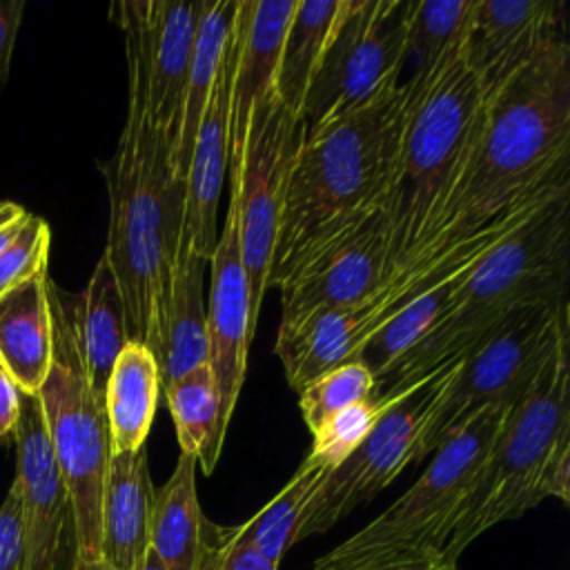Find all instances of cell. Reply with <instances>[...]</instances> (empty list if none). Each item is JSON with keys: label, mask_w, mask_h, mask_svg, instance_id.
Listing matches in <instances>:
<instances>
[{"label": "cell", "mask_w": 570, "mask_h": 570, "mask_svg": "<svg viewBox=\"0 0 570 570\" xmlns=\"http://www.w3.org/2000/svg\"><path fill=\"white\" fill-rule=\"evenodd\" d=\"M563 183H570V47L559 29L488 96L450 229H472Z\"/></svg>", "instance_id": "obj_1"}, {"label": "cell", "mask_w": 570, "mask_h": 570, "mask_svg": "<svg viewBox=\"0 0 570 570\" xmlns=\"http://www.w3.org/2000/svg\"><path fill=\"white\" fill-rule=\"evenodd\" d=\"M109 229L105 256L118 281L129 341L158 350L178 258L185 185L169 165V140L149 125L142 94L129 82L127 116L105 165Z\"/></svg>", "instance_id": "obj_2"}, {"label": "cell", "mask_w": 570, "mask_h": 570, "mask_svg": "<svg viewBox=\"0 0 570 570\" xmlns=\"http://www.w3.org/2000/svg\"><path fill=\"white\" fill-rule=\"evenodd\" d=\"M568 220L570 185H561L481 256L461 283L448 314L374 381L372 399H387L456 361L523 307L566 303L570 281Z\"/></svg>", "instance_id": "obj_3"}, {"label": "cell", "mask_w": 570, "mask_h": 570, "mask_svg": "<svg viewBox=\"0 0 570 570\" xmlns=\"http://www.w3.org/2000/svg\"><path fill=\"white\" fill-rule=\"evenodd\" d=\"M403 89L405 120L392 267L452 232V216L476 158L488 102L465 62L463 47L425 80L403 85Z\"/></svg>", "instance_id": "obj_4"}, {"label": "cell", "mask_w": 570, "mask_h": 570, "mask_svg": "<svg viewBox=\"0 0 570 570\" xmlns=\"http://www.w3.org/2000/svg\"><path fill=\"white\" fill-rule=\"evenodd\" d=\"M568 356L570 334L508 412L441 548L448 561H456L490 528L523 517L543 499L570 503Z\"/></svg>", "instance_id": "obj_5"}, {"label": "cell", "mask_w": 570, "mask_h": 570, "mask_svg": "<svg viewBox=\"0 0 570 570\" xmlns=\"http://www.w3.org/2000/svg\"><path fill=\"white\" fill-rule=\"evenodd\" d=\"M403 120L405 89L394 78L354 111L305 136L289 171L269 276L318 227L399 183Z\"/></svg>", "instance_id": "obj_6"}, {"label": "cell", "mask_w": 570, "mask_h": 570, "mask_svg": "<svg viewBox=\"0 0 570 570\" xmlns=\"http://www.w3.org/2000/svg\"><path fill=\"white\" fill-rule=\"evenodd\" d=\"M570 185V183H563ZM561 187V185H557ZM557 187L519 203L472 229L445 232L414 249L361 301L327 309L301 327L278 332L274 352L294 392L323 372L354 361L361 347L403 307L428 289L470 272L503 236H508Z\"/></svg>", "instance_id": "obj_7"}, {"label": "cell", "mask_w": 570, "mask_h": 570, "mask_svg": "<svg viewBox=\"0 0 570 570\" xmlns=\"http://www.w3.org/2000/svg\"><path fill=\"white\" fill-rule=\"evenodd\" d=\"M53 361L38 392L47 434L67 485L76 554H100V510L111 459L105 401L91 390L76 332V296L49 281Z\"/></svg>", "instance_id": "obj_8"}, {"label": "cell", "mask_w": 570, "mask_h": 570, "mask_svg": "<svg viewBox=\"0 0 570 570\" xmlns=\"http://www.w3.org/2000/svg\"><path fill=\"white\" fill-rule=\"evenodd\" d=\"M510 410L508 405H492L474 416L434 452L410 490L367 525L318 557L314 570H347L407 554L441 552Z\"/></svg>", "instance_id": "obj_9"}, {"label": "cell", "mask_w": 570, "mask_h": 570, "mask_svg": "<svg viewBox=\"0 0 570 570\" xmlns=\"http://www.w3.org/2000/svg\"><path fill=\"white\" fill-rule=\"evenodd\" d=\"M396 214L399 183L318 227L269 276L283 303L278 332L367 296L392 269Z\"/></svg>", "instance_id": "obj_10"}, {"label": "cell", "mask_w": 570, "mask_h": 570, "mask_svg": "<svg viewBox=\"0 0 570 570\" xmlns=\"http://www.w3.org/2000/svg\"><path fill=\"white\" fill-rule=\"evenodd\" d=\"M566 334H570L568 301L557 307H523L474 343L461 356L425 428L423 459L436 452L485 407H512L532 387Z\"/></svg>", "instance_id": "obj_11"}, {"label": "cell", "mask_w": 570, "mask_h": 570, "mask_svg": "<svg viewBox=\"0 0 570 570\" xmlns=\"http://www.w3.org/2000/svg\"><path fill=\"white\" fill-rule=\"evenodd\" d=\"M459 361H452L430 376L396 390L365 436V441L321 483L301 514L294 543L327 532L350 512L374 499L407 465L423 459L421 445L425 428L436 412Z\"/></svg>", "instance_id": "obj_12"}, {"label": "cell", "mask_w": 570, "mask_h": 570, "mask_svg": "<svg viewBox=\"0 0 570 570\" xmlns=\"http://www.w3.org/2000/svg\"><path fill=\"white\" fill-rule=\"evenodd\" d=\"M414 0H345L343 16L305 94L301 120L312 136L367 102L403 73Z\"/></svg>", "instance_id": "obj_13"}, {"label": "cell", "mask_w": 570, "mask_h": 570, "mask_svg": "<svg viewBox=\"0 0 570 570\" xmlns=\"http://www.w3.org/2000/svg\"><path fill=\"white\" fill-rule=\"evenodd\" d=\"M303 140V120L292 114L276 94L254 105L240 169L238 176L229 180V196L236 198L238 207V236L249 287L252 330H256L267 292L287 180Z\"/></svg>", "instance_id": "obj_14"}, {"label": "cell", "mask_w": 570, "mask_h": 570, "mask_svg": "<svg viewBox=\"0 0 570 570\" xmlns=\"http://www.w3.org/2000/svg\"><path fill=\"white\" fill-rule=\"evenodd\" d=\"M111 16L125 33L129 82L142 94L149 125L171 147L200 22V0H125L111 7Z\"/></svg>", "instance_id": "obj_15"}, {"label": "cell", "mask_w": 570, "mask_h": 570, "mask_svg": "<svg viewBox=\"0 0 570 570\" xmlns=\"http://www.w3.org/2000/svg\"><path fill=\"white\" fill-rule=\"evenodd\" d=\"M16 476L27 541L29 570H69L76 554L73 517L38 394L22 396L20 419L13 432Z\"/></svg>", "instance_id": "obj_16"}, {"label": "cell", "mask_w": 570, "mask_h": 570, "mask_svg": "<svg viewBox=\"0 0 570 570\" xmlns=\"http://www.w3.org/2000/svg\"><path fill=\"white\" fill-rule=\"evenodd\" d=\"M207 263L212 269L209 301L205 303L209 365L220 390L223 419L229 425L245 381L247 350L254 336L249 325V287L240 256L238 207L234 196H229L227 214Z\"/></svg>", "instance_id": "obj_17"}, {"label": "cell", "mask_w": 570, "mask_h": 570, "mask_svg": "<svg viewBox=\"0 0 570 570\" xmlns=\"http://www.w3.org/2000/svg\"><path fill=\"white\" fill-rule=\"evenodd\" d=\"M234 56L236 38L232 24L185 174V207L178 247L191 249L205 263L209 261L218 238V200L229 163V100Z\"/></svg>", "instance_id": "obj_18"}, {"label": "cell", "mask_w": 570, "mask_h": 570, "mask_svg": "<svg viewBox=\"0 0 570 570\" xmlns=\"http://www.w3.org/2000/svg\"><path fill=\"white\" fill-rule=\"evenodd\" d=\"M296 0H238L234 18V73L229 100V180L238 176L254 105L276 94L283 40Z\"/></svg>", "instance_id": "obj_19"}, {"label": "cell", "mask_w": 570, "mask_h": 570, "mask_svg": "<svg viewBox=\"0 0 570 570\" xmlns=\"http://www.w3.org/2000/svg\"><path fill=\"white\" fill-rule=\"evenodd\" d=\"M559 29H563L559 0H476L463 56L485 98Z\"/></svg>", "instance_id": "obj_20"}, {"label": "cell", "mask_w": 570, "mask_h": 570, "mask_svg": "<svg viewBox=\"0 0 570 570\" xmlns=\"http://www.w3.org/2000/svg\"><path fill=\"white\" fill-rule=\"evenodd\" d=\"M154 494L145 448L111 454L100 510V554L116 570H136L149 550Z\"/></svg>", "instance_id": "obj_21"}, {"label": "cell", "mask_w": 570, "mask_h": 570, "mask_svg": "<svg viewBox=\"0 0 570 570\" xmlns=\"http://www.w3.org/2000/svg\"><path fill=\"white\" fill-rule=\"evenodd\" d=\"M49 274L42 272L0 301V367L22 396H36L53 361Z\"/></svg>", "instance_id": "obj_22"}, {"label": "cell", "mask_w": 570, "mask_h": 570, "mask_svg": "<svg viewBox=\"0 0 570 570\" xmlns=\"http://www.w3.org/2000/svg\"><path fill=\"white\" fill-rule=\"evenodd\" d=\"M203 276L205 261L191 249L178 247L163 336L158 350L154 352L160 374V390L189 370L209 363Z\"/></svg>", "instance_id": "obj_23"}, {"label": "cell", "mask_w": 570, "mask_h": 570, "mask_svg": "<svg viewBox=\"0 0 570 570\" xmlns=\"http://www.w3.org/2000/svg\"><path fill=\"white\" fill-rule=\"evenodd\" d=\"M209 523L196 492V461L180 454L174 472L154 494L149 550L165 570H198Z\"/></svg>", "instance_id": "obj_24"}, {"label": "cell", "mask_w": 570, "mask_h": 570, "mask_svg": "<svg viewBox=\"0 0 570 570\" xmlns=\"http://www.w3.org/2000/svg\"><path fill=\"white\" fill-rule=\"evenodd\" d=\"M160 392L158 363L151 350L140 341H127L109 372L105 387V414L111 454L145 448Z\"/></svg>", "instance_id": "obj_25"}, {"label": "cell", "mask_w": 570, "mask_h": 570, "mask_svg": "<svg viewBox=\"0 0 570 570\" xmlns=\"http://www.w3.org/2000/svg\"><path fill=\"white\" fill-rule=\"evenodd\" d=\"M238 0H200V22L196 31V42L191 51L187 85L183 94V105L169 147V165L174 176L185 185L187 165L191 158L194 140L198 134L200 118L205 114L223 49L229 36V29L236 18Z\"/></svg>", "instance_id": "obj_26"}, {"label": "cell", "mask_w": 570, "mask_h": 570, "mask_svg": "<svg viewBox=\"0 0 570 570\" xmlns=\"http://www.w3.org/2000/svg\"><path fill=\"white\" fill-rule=\"evenodd\" d=\"M76 332L87 381L105 401L109 372L129 341L122 294L105 254H100L82 294L76 296Z\"/></svg>", "instance_id": "obj_27"}, {"label": "cell", "mask_w": 570, "mask_h": 570, "mask_svg": "<svg viewBox=\"0 0 570 570\" xmlns=\"http://www.w3.org/2000/svg\"><path fill=\"white\" fill-rule=\"evenodd\" d=\"M176 430L180 454L196 461V468L209 476L220 459L227 434L223 401L209 363H203L163 387Z\"/></svg>", "instance_id": "obj_28"}, {"label": "cell", "mask_w": 570, "mask_h": 570, "mask_svg": "<svg viewBox=\"0 0 570 570\" xmlns=\"http://www.w3.org/2000/svg\"><path fill=\"white\" fill-rule=\"evenodd\" d=\"M330 465L307 454L294 476L254 517L238 525L216 523V534L223 541L249 546L269 561L278 563L281 557L294 546L301 514L330 474Z\"/></svg>", "instance_id": "obj_29"}, {"label": "cell", "mask_w": 570, "mask_h": 570, "mask_svg": "<svg viewBox=\"0 0 570 570\" xmlns=\"http://www.w3.org/2000/svg\"><path fill=\"white\" fill-rule=\"evenodd\" d=\"M343 9L345 0H296L281 49L276 96L298 118Z\"/></svg>", "instance_id": "obj_30"}, {"label": "cell", "mask_w": 570, "mask_h": 570, "mask_svg": "<svg viewBox=\"0 0 570 570\" xmlns=\"http://www.w3.org/2000/svg\"><path fill=\"white\" fill-rule=\"evenodd\" d=\"M476 0H414L403 49V85L425 80L465 42ZM401 71V73H403Z\"/></svg>", "instance_id": "obj_31"}, {"label": "cell", "mask_w": 570, "mask_h": 570, "mask_svg": "<svg viewBox=\"0 0 570 570\" xmlns=\"http://www.w3.org/2000/svg\"><path fill=\"white\" fill-rule=\"evenodd\" d=\"M474 269V267H472ZM470 269V272H472ZM461 274L456 278H450L425 294H421L416 301H412L407 307H403L392 321H387L356 354V361H361L374 376V381L390 370L407 350H412L439 321L448 314V309L454 305L456 294L465 276Z\"/></svg>", "instance_id": "obj_32"}, {"label": "cell", "mask_w": 570, "mask_h": 570, "mask_svg": "<svg viewBox=\"0 0 570 570\" xmlns=\"http://www.w3.org/2000/svg\"><path fill=\"white\" fill-rule=\"evenodd\" d=\"M296 394L301 416L309 434H314L327 419H332L341 410L372 399L374 376L361 361L354 358L323 372L321 376L303 385Z\"/></svg>", "instance_id": "obj_33"}, {"label": "cell", "mask_w": 570, "mask_h": 570, "mask_svg": "<svg viewBox=\"0 0 570 570\" xmlns=\"http://www.w3.org/2000/svg\"><path fill=\"white\" fill-rule=\"evenodd\" d=\"M385 405L387 399H367L341 410L312 434L309 454L334 470L365 441Z\"/></svg>", "instance_id": "obj_34"}, {"label": "cell", "mask_w": 570, "mask_h": 570, "mask_svg": "<svg viewBox=\"0 0 570 570\" xmlns=\"http://www.w3.org/2000/svg\"><path fill=\"white\" fill-rule=\"evenodd\" d=\"M51 247L49 223L40 216H31L20 236L0 256V301L13 289L47 272Z\"/></svg>", "instance_id": "obj_35"}, {"label": "cell", "mask_w": 570, "mask_h": 570, "mask_svg": "<svg viewBox=\"0 0 570 570\" xmlns=\"http://www.w3.org/2000/svg\"><path fill=\"white\" fill-rule=\"evenodd\" d=\"M0 570H29V541L18 483L0 503Z\"/></svg>", "instance_id": "obj_36"}, {"label": "cell", "mask_w": 570, "mask_h": 570, "mask_svg": "<svg viewBox=\"0 0 570 570\" xmlns=\"http://www.w3.org/2000/svg\"><path fill=\"white\" fill-rule=\"evenodd\" d=\"M198 570H278V563L269 561L249 546L223 541L216 534V523H209L207 548Z\"/></svg>", "instance_id": "obj_37"}, {"label": "cell", "mask_w": 570, "mask_h": 570, "mask_svg": "<svg viewBox=\"0 0 570 570\" xmlns=\"http://www.w3.org/2000/svg\"><path fill=\"white\" fill-rule=\"evenodd\" d=\"M24 9V0H0V89L9 78L13 47L18 40Z\"/></svg>", "instance_id": "obj_38"}, {"label": "cell", "mask_w": 570, "mask_h": 570, "mask_svg": "<svg viewBox=\"0 0 570 570\" xmlns=\"http://www.w3.org/2000/svg\"><path fill=\"white\" fill-rule=\"evenodd\" d=\"M347 570H459V568H456V561H448L441 552H421V554L396 557L390 561L356 566Z\"/></svg>", "instance_id": "obj_39"}, {"label": "cell", "mask_w": 570, "mask_h": 570, "mask_svg": "<svg viewBox=\"0 0 570 570\" xmlns=\"http://www.w3.org/2000/svg\"><path fill=\"white\" fill-rule=\"evenodd\" d=\"M22 407V394L16 383L0 367V443L13 436Z\"/></svg>", "instance_id": "obj_40"}, {"label": "cell", "mask_w": 570, "mask_h": 570, "mask_svg": "<svg viewBox=\"0 0 570 570\" xmlns=\"http://www.w3.org/2000/svg\"><path fill=\"white\" fill-rule=\"evenodd\" d=\"M31 212H27L20 203L0 200V256L4 249L20 236V232L31 220Z\"/></svg>", "instance_id": "obj_41"}, {"label": "cell", "mask_w": 570, "mask_h": 570, "mask_svg": "<svg viewBox=\"0 0 570 570\" xmlns=\"http://www.w3.org/2000/svg\"><path fill=\"white\" fill-rule=\"evenodd\" d=\"M69 570H116V568L102 554H98V557L73 554Z\"/></svg>", "instance_id": "obj_42"}, {"label": "cell", "mask_w": 570, "mask_h": 570, "mask_svg": "<svg viewBox=\"0 0 570 570\" xmlns=\"http://www.w3.org/2000/svg\"><path fill=\"white\" fill-rule=\"evenodd\" d=\"M136 570H165V568L160 566L158 557H156L151 550H147V552H145V557L140 559V563L136 566Z\"/></svg>", "instance_id": "obj_43"}]
</instances>
